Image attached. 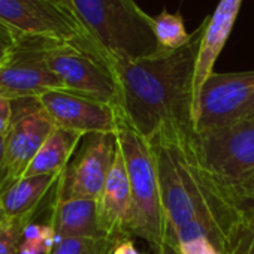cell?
I'll use <instances>...</instances> for the list:
<instances>
[{"instance_id":"e0dca14e","label":"cell","mask_w":254,"mask_h":254,"mask_svg":"<svg viewBox=\"0 0 254 254\" xmlns=\"http://www.w3.org/2000/svg\"><path fill=\"white\" fill-rule=\"evenodd\" d=\"M82 138L84 136L79 133L56 127L38 151L24 177L51 174L60 175L72 160Z\"/></svg>"},{"instance_id":"f546056e","label":"cell","mask_w":254,"mask_h":254,"mask_svg":"<svg viewBox=\"0 0 254 254\" xmlns=\"http://www.w3.org/2000/svg\"><path fill=\"white\" fill-rule=\"evenodd\" d=\"M8 221V215L3 209V205H2V200H0V227H2L5 223Z\"/></svg>"},{"instance_id":"9c48e42d","label":"cell","mask_w":254,"mask_h":254,"mask_svg":"<svg viewBox=\"0 0 254 254\" xmlns=\"http://www.w3.org/2000/svg\"><path fill=\"white\" fill-rule=\"evenodd\" d=\"M251 115H254V70L214 72L200 91L194 132H208Z\"/></svg>"},{"instance_id":"9a60e30c","label":"cell","mask_w":254,"mask_h":254,"mask_svg":"<svg viewBox=\"0 0 254 254\" xmlns=\"http://www.w3.org/2000/svg\"><path fill=\"white\" fill-rule=\"evenodd\" d=\"M48 224L57 239L106 236L100 229L97 200L93 199L54 202Z\"/></svg>"},{"instance_id":"44dd1931","label":"cell","mask_w":254,"mask_h":254,"mask_svg":"<svg viewBox=\"0 0 254 254\" xmlns=\"http://www.w3.org/2000/svg\"><path fill=\"white\" fill-rule=\"evenodd\" d=\"M223 187L226 189L242 220H254V171Z\"/></svg>"},{"instance_id":"d4e9b609","label":"cell","mask_w":254,"mask_h":254,"mask_svg":"<svg viewBox=\"0 0 254 254\" xmlns=\"http://www.w3.org/2000/svg\"><path fill=\"white\" fill-rule=\"evenodd\" d=\"M17 44V35L0 23V66L12 54Z\"/></svg>"},{"instance_id":"5bb4252c","label":"cell","mask_w":254,"mask_h":254,"mask_svg":"<svg viewBox=\"0 0 254 254\" xmlns=\"http://www.w3.org/2000/svg\"><path fill=\"white\" fill-rule=\"evenodd\" d=\"M241 5H242V0H220V3L217 5L214 14L206 18V27H205V33L200 42L199 54H197L194 82H193L194 124L197 118V105H199L200 91L206 79L214 73V64L230 36V32L239 14Z\"/></svg>"},{"instance_id":"d6a6232c","label":"cell","mask_w":254,"mask_h":254,"mask_svg":"<svg viewBox=\"0 0 254 254\" xmlns=\"http://www.w3.org/2000/svg\"><path fill=\"white\" fill-rule=\"evenodd\" d=\"M154 254H165V253H163V250H159V251H156Z\"/></svg>"},{"instance_id":"5b68a950","label":"cell","mask_w":254,"mask_h":254,"mask_svg":"<svg viewBox=\"0 0 254 254\" xmlns=\"http://www.w3.org/2000/svg\"><path fill=\"white\" fill-rule=\"evenodd\" d=\"M0 23L17 36H39L70 44L103 63L76 14L57 0H0Z\"/></svg>"},{"instance_id":"4dcf8cb0","label":"cell","mask_w":254,"mask_h":254,"mask_svg":"<svg viewBox=\"0 0 254 254\" xmlns=\"http://www.w3.org/2000/svg\"><path fill=\"white\" fill-rule=\"evenodd\" d=\"M160 250H163V253H165V254H177V250H175L174 247H171V245L162 247Z\"/></svg>"},{"instance_id":"d6986e66","label":"cell","mask_w":254,"mask_h":254,"mask_svg":"<svg viewBox=\"0 0 254 254\" xmlns=\"http://www.w3.org/2000/svg\"><path fill=\"white\" fill-rule=\"evenodd\" d=\"M177 254H221L200 223H190L175 235Z\"/></svg>"},{"instance_id":"4316f807","label":"cell","mask_w":254,"mask_h":254,"mask_svg":"<svg viewBox=\"0 0 254 254\" xmlns=\"http://www.w3.org/2000/svg\"><path fill=\"white\" fill-rule=\"evenodd\" d=\"M51 247L47 242L36 239H23L20 245V254H47Z\"/></svg>"},{"instance_id":"603a6c76","label":"cell","mask_w":254,"mask_h":254,"mask_svg":"<svg viewBox=\"0 0 254 254\" xmlns=\"http://www.w3.org/2000/svg\"><path fill=\"white\" fill-rule=\"evenodd\" d=\"M226 254H254V220H242L239 223Z\"/></svg>"},{"instance_id":"4fadbf2b","label":"cell","mask_w":254,"mask_h":254,"mask_svg":"<svg viewBox=\"0 0 254 254\" xmlns=\"http://www.w3.org/2000/svg\"><path fill=\"white\" fill-rule=\"evenodd\" d=\"M97 206L100 229L106 236L114 238L120 242L129 238L132 212L130 184L126 169V162L118 142L112 166L106 177L102 194L97 200Z\"/></svg>"},{"instance_id":"ba28073f","label":"cell","mask_w":254,"mask_h":254,"mask_svg":"<svg viewBox=\"0 0 254 254\" xmlns=\"http://www.w3.org/2000/svg\"><path fill=\"white\" fill-rule=\"evenodd\" d=\"M12 123L5 135V157L0 175V193L23 178L38 151L56 129L38 97L12 102Z\"/></svg>"},{"instance_id":"f1b7e54d","label":"cell","mask_w":254,"mask_h":254,"mask_svg":"<svg viewBox=\"0 0 254 254\" xmlns=\"http://www.w3.org/2000/svg\"><path fill=\"white\" fill-rule=\"evenodd\" d=\"M3 157H5V136L0 138V175L3 169Z\"/></svg>"},{"instance_id":"ac0fdd59","label":"cell","mask_w":254,"mask_h":254,"mask_svg":"<svg viewBox=\"0 0 254 254\" xmlns=\"http://www.w3.org/2000/svg\"><path fill=\"white\" fill-rule=\"evenodd\" d=\"M153 30L159 45L169 51L184 47L191 38L186 30L183 15L180 12L171 14L166 9L153 17Z\"/></svg>"},{"instance_id":"cb8c5ba5","label":"cell","mask_w":254,"mask_h":254,"mask_svg":"<svg viewBox=\"0 0 254 254\" xmlns=\"http://www.w3.org/2000/svg\"><path fill=\"white\" fill-rule=\"evenodd\" d=\"M23 239L42 241V242H47L50 247H53L56 244V241H57L56 233H54V230H53V227L50 224H35V223L27 224V227L24 229Z\"/></svg>"},{"instance_id":"83f0119b","label":"cell","mask_w":254,"mask_h":254,"mask_svg":"<svg viewBox=\"0 0 254 254\" xmlns=\"http://www.w3.org/2000/svg\"><path fill=\"white\" fill-rule=\"evenodd\" d=\"M114 254H141V253L136 250L135 244H133L129 238H127V239L121 241V242L115 247Z\"/></svg>"},{"instance_id":"8992f818","label":"cell","mask_w":254,"mask_h":254,"mask_svg":"<svg viewBox=\"0 0 254 254\" xmlns=\"http://www.w3.org/2000/svg\"><path fill=\"white\" fill-rule=\"evenodd\" d=\"M199 162L226 186L254 171V115L217 129L193 135Z\"/></svg>"},{"instance_id":"7c38bea8","label":"cell","mask_w":254,"mask_h":254,"mask_svg":"<svg viewBox=\"0 0 254 254\" xmlns=\"http://www.w3.org/2000/svg\"><path fill=\"white\" fill-rule=\"evenodd\" d=\"M56 127L79 133H117L118 108L66 90H53L38 97Z\"/></svg>"},{"instance_id":"2e32d148","label":"cell","mask_w":254,"mask_h":254,"mask_svg":"<svg viewBox=\"0 0 254 254\" xmlns=\"http://www.w3.org/2000/svg\"><path fill=\"white\" fill-rule=\"evenodd\" d=\"M62 175V174H60ZM60 175H32L23 177L0 193L3 209L8 218L35 215L42 199L57 186Z\"/></svg>"},{"instance_id":"1f68e13d","label":"cell","mask_w":254,"mask_h":254,"mask_svg":"<svg viewBox=\"0 0 254 254\" xmlns=\"http://www.w3.org/2000/svg\"><path fill=\"white\" fill-rule=\"evenodd\" d=\"M57 2H60V3H64V5L70 6V0H57Z\"/></svg>"},{"instance_id":"30bf717a","label":"cell","mask_w":254,"mask_h":254,"mask_svg":"<svg viewBox=\"0 0 254 254\" xmlns=\"http://www.w3.org/2000/svg\"><path fill=\"white\" fill-rule=\"evenodd\" d=\"M117 150V133H91L82 138L56 186L54 202L99 200Z\"/></svg>"},{"instance_id":"6da1fadb","label":"cell","mask_w":254,"mask_h":254,"mask_svg":"<svg viewBox=\"0 0 254 254\" xmlns=\"http://www.w3.org/2000/svg\"><path fill=\"white\" fill-rule=\"evenodd\" d=\"M206 18L178 50L111 66L120 118L147 141L162 130H194L193 82Z\"/></svg>"},{"instance_id":"7a4b0ae2","label":"cell","mask_w":254,"mask_h":254,"mask_svg":"<svg viewBox=\"0 0 254 254\" xmlns=\"http://www.w3.org/2000/svg\"><path fill=\"white\" fill-rule=\"evenodd\" d=\"M193 135L194 130H162L148 141L163 209L174 245L180 229L190 223H200L221 254H226L242 217L226 189L199 162Z\"/></svg>"},{"instance_id":"8fae6325","label":"cell","mask_w":254,"mask_h":254,"mask_svg":"<svg viewBox=\"0 0 254 254\" xmlns=\"http://www.w3.org/2000/svg\"><path fill=\"white\" fill-rule=\"evenodd\" d=\"M47 63L66 91L117 106L118 90L115 78L93 56L70 44H57L47 51Z\"/></svg>"},{"instance_id":"7402d4cb","label":"cell","mask_w":254,"mask_h":254,"mask_svg":"<svg viewBox=\"0 0 254 254\" xmlns=\"http://www.w3.org/2000/svg\"><path fill=\"white\" fill-rule=\"evenodd\" d=\"M32 218L33 215L8 218V221L0 227V254H20L24 229L32 223Z\"/></svg>"},{"instance_id":"277c9868","label":"cell","mask_w":254,"mask_h":254,"mask_svg":"<svg viewBox=\"0 0 254 254\" xmlns=\"http://www.w3.org/2000/svg\"><path fill=\"white\" fill-rule=\"evenodd\" d=\"M117 142L123 153L130 184V233L145 239L156 251L166 245L174 247L150 142L121 118Z\"/></svg>"},{"instance_id":"ffe728a7","label":"cell","mask_w":254,"mask_h":254,"mask_svg":"<svg viewBox=\"0 0 254 254\" xmlns=\"http://www.w3.org/2000/svg\"><path fill=\"white\" fill-rule=\"evenodd\" d=\"M120 241L103 238H69L57 239L47 254H114Z\"/></svg>"},{"instance_id":"52a82bcc","label":"cell","mask_w":254,"mask_h":254,"mask_svg":"<svg viewBox=\"0 0 254 254\" xmlns=\"http://www.w3.org/2000/svg\"><path fill=\"white\" fill-rule=\"evenodd\" d=\"M57 44L64 42L39 36H17L12 54L0 66V94L14 102L64 90L47 63V51Z\"/></svg>"},{"instance_id":"3957f363","label":"cell","mask_w":254,"mask_h":254,"mask_svg":"<svg viewBox=\"0 0 254 254\" xmlns=\"http://www.w3.org/2000/svg\"><path fill=\"white\" fill-rule=\"evenodd\" d=\"M70 8L109 70L117 62L150 57L163 50L154 36L153 17L135 0H70Z\"/></svg>"},{"instance_id":"484cf974","label":"cell","mask_w":254,"mask_h":254,"mask_svg":"<svg viewBox=\"0 0 254 254\" xmlns=\"http://www.w3.org/2000/svg\"><path fill=\"white\" fill-rule=\"evenodd\" d=\"M12 102L0 94V138L5 136L12 123Z\"/></svg>"}]
</instances>
